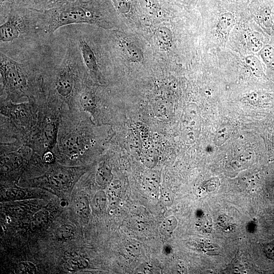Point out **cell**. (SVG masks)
<instances>
[{"instance_id": "1", "label": "cell", "mask_w": 274, "mask_h": 274, "mask_svg": "<svg viewBox=\"0 0 274 274\" xmlns=\"http://www.w3.org/2000/svg\"><path fill=\"white\" fill-rule=\"evenodd\" d=\"M107 4L104 0H78L45 10L37 11L36 31L51 34L61 27L74 24L104 25Z\"/></svg>"}, {"instance_id": "2", "label": "cell", "mask_w": 274, "mask_h": 274, "mask_svg": "<svg viewBox=\"0 0 274 274\" xmlns=\"http://www.w3.org/2000/svg\"><path fill=\"white\" fill-rule=\"evenodd\" d=\"M36 10L18 7L14 4L6 20L0 25V41L13 43L23 33L36 31Z\"/></svg>"}, {"instance_id": "3", "label": "cell", "mask_w": 274, "mask_h": 274, "mask_svg": "<svg viewBox=\"0 0 274 274\" xmlns=\"http://www.w3.org/2000/svg\"><path fill=\"white\" fill-rule=\"evenodd\" d=\"M0 54V73L4 89L9 96L23 95L28 86L26 66L2 51Z\"/></svg>"}, {"instance_id": "4", "label": "cell", "mask_w": 274, "mask_h": 274, "mask_svg": "<svg viewBox=\"0 0 274 274\" xmlns=\"http://www.w3.org/2000/svg\"><path fill=\"white\" fill-rule=\"evenodd\" d=\"M249 9L264 32L274 36V0H254Z\"/></svg>"}, {"instance_id": "5", "label": "cell", "mask_w": 274, "mask_h": 274, "mask_svg": "<svg viewBox=\"0 0 274 274\" xmlns=\"http://www.w3.org/2000/svg\"><path fill=\"white\" fill-rule=\"evenodd\" d=\"M216 11V32L224 42L228 39L231 30L236 22V14L234 8L226 6L215 0H210Z\"/></svg>"}, {"instance_id": "6", "label": "cell", "mask_w": 274, "mask_h": 274, "mask_svg": "<svg viewBox=\"0 0 274 274\" xmlns=\"http://www.w3.org/2000/svg\"><path fill=\"white\" fill-rule=\"evenodd\" d=\"M75 175L71 168L57 166L52 168L46 176L47 183L58 190L71 187L75 181Z\"/></svg>"}, {"instance_id": "7", "label": "cell", "mask_w": 274, "mask_h": 274, "mask_svg": "<svg viewBox=\"0 0 274 274\" xmlns=\"http://www.w3.org/2000/svg\"><path fill=\"white\" fill-rule=\"evenodd\" d=\"M84 139L79 133L72 132L64 137L60 142L62 152L70 158H77L85 149Z\"/></svg>"}, {"instance_id": "8", "label": "cell", "mask_w": 274, "mask_h": 274, "mask_svg": "<svg viewBox=\"0 0 274 274\" xmlns=\"http://www.w3.org/2000/svg\"><path fill=\"white\" fill-rule=\"evenodd\" d=\"M77 45L84 64L87 70L94 77L99 74L97 59L91 45L85 39H78Z\"/></svg>"}, {"instance_id": "9", "label": "cell", "mask_w": 274, "mask_h": 274, "mask_svg": "<svg viewBox=\"0 0 274 274\" xmlns=\"http://www.w3.org/2000/svg\"><path fill=\"white\" fill-rule=\"evenodd\" d=\"M118 46L123 54L129 61L140 63L143 60L142 51L132 43L123 39L119 40Z\"/></svg>"}, {"instance_id": "10", "label": "cell", "mask_w": 274, "mask_h": 274, "mask_svg": "<svg viewBox=\"0 0 274 274\" xmlns=\"http://www.w3.org/2000/svg\"><path fill=\"white\" fill-rule=\"evenodd\" d=\"M154 40L160 50L168 51L172 44V33L168 28L164 26L160 27L154 31Z\"/></svg>"}, {"instance_id": "11", "label": "cell", "mask_w": 274, "mask_h": 274, "mask_svg": "<svg viewBox=\"0 0 274 274\" xmlns=\"http://www.w3.org/2000/svg\"><path fill=\"white\" fill-rule=\"evenodd\" d=\"M245 41L247 49L252 53L259 52L265 43L264 37L257 32L248 33Z\"/></svg>"}, {"instance_id": "12", "label": "cell", "mask_w": 274, "mask_h": 274, "mask_svg": "<svg viewBox=\"0 0 274 274\" xmlns=\"http://www.w3.org/2000/svg\"><path fill=\"white\" fill-rule=\"evenodd\" d=\"M244 61L247 67L256 77H261L265 75L263 64L257 57L248 55L245 58Z\"/></svg>"}, {"instance_id": "13", "label": "cell", "mask_w": 274, "mask_h": 274, "mask_svg": "<svg viewBox=\"0 0 274 274\" xmlns=\"http://www.w3.org/2000/svg\"><path fill=\"white\" fill-rule=\"evenodd\" d=\"M79 100L82 107L88 111H92L95 106V98L93 91L84 88L79 92Z\"/></svg>"}, {"instance_id": "14", "label": "cell", "mask_w": 274, "mask_h": 274, "mask_svg": "<svg viewBox=\"0 0 274 274\" xmlns=\"http://www.w3.org/2000/svg\"><path fill=\"white\" fill-rule=\"evenodd\" d=\"M75 210L77 215L84 221L89 220L90 215V210L88 199L83 196L80 197L76 201Z\"/></svg>"}, {"instance_id": "15", "label": "cell", "mask_w": 274, "mask_h": 274, "mask_svg": "<svg viewBox=\"0 0 274 274\" xmlns=\"http://www.w3.org/2000/svg\"><path fill=\"white\" fill-rule=\"evenodd\" d=\"M88 266V261L83 257H74L64 264V267L66 270L70 272H75L77 270L85 268Z\"/></svg>"}, {"instance_id": "16", "label": "cell", "mask_w": 274, "mask_h": 274, "mask_svg": "<svg viewBox=\"0 0 274 274\" xmlns=\"http://www.w3.org/2000/svg\"><path fill=\"white\" fill-rule=\"evenodd\" d=\"M74 227L70 224H63L55 231V237L59 241H66L72 239L75 235Z\"/></svg>"}, {"instance_id": "17", "label": "cell", "mask_w": 274, "mask_h": 274, "mask_svg": "<svg viewBox=\"0 0 274 274\" xmlns=\"http://www.w3.org/2000/svg\"><path fill=\"white\" fill-rule=\"evenodd\" d=\"M15 5L38 10H46L47 0H15Z\"/></svg>"}, {"instance_id": "18", "label": "cell", "mask_w": 274, "mask_h": 274, "mask_svg": "<svg viewBox=\"0 0 274 274\" xmlns=\"http://www.w3.org/2000/svg\"><path fill=\"white\" fill-rule=\"evenodd\" d=\"M121 195V186L116 183L112 184L109 189L107 197L109 207L114 209L117 206Z\"/></svg>"}, {"instance_id": "19", "label": "cell", "mask_w": 274, "mask_h": 274, "mask_svg": "<svg viewBox=\"0 0 274 274\" xmlns=\"http://www.w3.org/2000/svg\"><path fill=\"white\" fill-rule=\"evenodd\" d=\"M177 221L174 216H169L164 219L159 226V231L163 235L171 234L175 229Z\"/></svg>"}, {"instance_id": "20", "label": "cell", "mask_w": 274, "mask_h": 274, "mask_svg": "<svg viewBox=\"0 0 274 274\" xmlns=\"http://www.w3.org/2000/svg\"><path fill=\"white\" fill-rule=\"evenodd\" d=\"M2 164L6 169H12L18 168L22 163V159L18 154H10L3 158Z\"/></svg>"}, {"instance_id": "21", "label": "cell", "mask_w": 274, "mask_h": 274, "mask_svg": "<svg viewBox=\"0 0 274 274\" xmlns=\"http://www.w3.org/2000/svg\"><path fill=\"white\" fill-rule=\"evenodd\" d=\"M107 202V194L103 191H99L95 194L93 197V209L97 212H103L106 209Z\"/></svg>"}, {"instance_id": "22", "label": "cell", "mask_w": 274, "mask_h": 274, "mask_svg": "<svg viewBox=\"0 0 274 274\" xmlns=\"http://www.w3.org/2000/svg\"><path fill=\"white\" fill-rule=\"evenodd\" d=\"M111 174L109 168L106 166L100 167L96 174V182L100 185H107L111 181Z\"/></svg>"}, {"instance_id": "23", "label": "cell", "mask_w": 274, "mask_h": 274, "mask_svg": "<svg viewBox=\"0 0 274 274\" xmlns=\"http://www.w3.org/2000/svg\"><path fill=\"white\" fill-rule=\"evenodd\" d=\"M56 130L57 128L54 123H50L44 128L43 135L47 144L49 145H52L54 143L56 138Z\"/></svg>"}, {"instance_id": "24", "label": "cell", "mask_w": 274, "mask_h": 274, "mask_svg": "<svg viewBox=\"0 0 274 274\" xmlns=\"http://www.w3.org/2000/svg\"><path fill=\"white\" fill-rule=\"evenodd\" d=\"M142 8L150 15H156L160 12L158 4L154 0H140Z\"/></svg>"}, {"instance_id": "25", "label": "cell", "mask_w": 274, "mask_h": 274, "mask_svg": "<svg viewBox=\"0 0 274 274\" xmlns=\"http://www.w3.org/2000/svg\"><path fill=\"white\" fill-rule=\"evenodd\" d=\"M15 0H0L1 22H3L7 17Z\"/></svg>"}, {"instance_id": "26", "label": "cell", "mask_w": 274, "mask_h": 274, "mask_svg": "<svg viewBox=\"0 0 274 274\" xmlns=\"http://www.w3.org/2000/svg\"><path fill=\"white\" fill-rule=\"evenodd\" d=\"M4 196L7 199L16 200L23 198L25 193L22 190L10 188L5 190Z\"/></svg>"}, {"instance_id": "27", "label": "cell", "mask_w": 274, "mask_h": 274, "mask_svg": "<svg viewBox=\"0 0 274 274\" xmlns=\"http://www.w3.org/2000/svg\"><path fill=\"white\" fill-rule=\"evenodd\" d=\"M18 269L21 273L33 274L37 271L35 265L27 261L20 262L18 265Z\"/></svg>"}, {"instance_id": "28", "label": "cell", "mask_w": 274, "mask_h": 274, "mask_svg": "<svg viewBox=\"0 0 274 274\" xmlns=\"http://www.w3.org/2000/svg\"><path fill=\"white\" fill-rule=\"evenodd\" d=\"M33 221L39 226H43L48 223V213L45 210H41L38 212L33 216Z\"/></svg>"}, {"instance_id": "29", "label": "cell", "mask_w": 274, "mask_h": 274, "mask_svg": "<svg viewBox=\"0 0 274 274\" xmlns=\"http://www.w3.org/2000/svg\"><path fill=\"white\" fill-rule=\"evenodd\" d=\"M230 132V129L229 130L226 127L218 131L215 140L216 144L220 145L223 143L229 136Z\"/></svg>"}, {"instance_id": "30", "label": "cell", "mask_w": 274, "mask_h": 274, "mask_svg": "<svg viewBox=\"0 0 274 274\" xmlns=\"http://www.w3.org/2000/svg\"><path fill=\"white\" fill-rule=\"evenodd\" d=\"M78 0H47L46 10Z\"/></svg>"}, {"instance_id": "31", "label": "cell", "mask_w": 274, "mask_h": 274, "mask_svg": "<svg viewBox=\"0 0 274 274\" xmlns=\"http://www.w3.org/2000/svg\"><path fill=\"white\" fill-rule=\"evenodd\" d=\"M160 199L162 203L166 206H170L173 201L172 194L166 191H164L160 194Z\"/></svg>"}, {"instance_id": "32", "label": "cell", "mask_w": 274, "mask_h": 274, "mask_svg": "<svg viewBox=\"0 0 274 274\" xmlns=\"http://www.w3.org/2000/svg\"><path fill=\"white\" fill-rule=\"evenodd\" d=\"M227 2L233 3L234 4H242L251 1L252 2L254 0H223Z\"/></svg>"}, {"instance_id": "33", "label": "cell", "mask_w": 274, "mask_h": 274, "mask_svg": "<svg viewBox=\"0 0 274 274\" xmlns=\"http://www.w3.org/2000/svg\"><path fill=\"white\" fill-rule=\"evenodd\" d=\"M44 161L47 163H51L53 160V157L51 154H46L44 157Z\"/></svg>"}]
</instances>
